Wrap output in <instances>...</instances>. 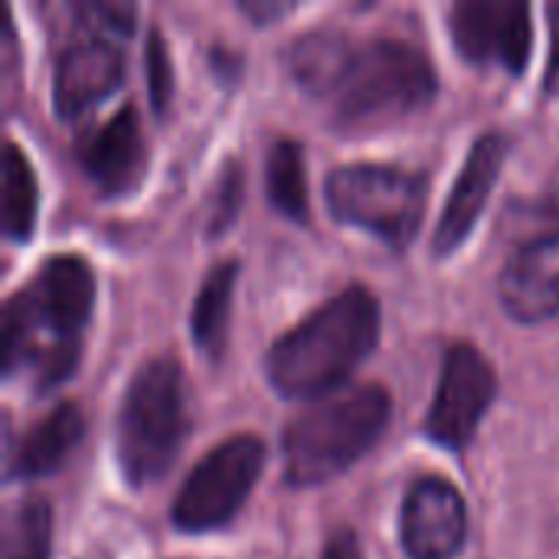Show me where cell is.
Instances as JSON below:
<instances>
[{"label": "cell", "instance_id": "1", "mask_svg": "<svg viewBox=\"0 0 559 559\" xmlns=\"http://www.w3.org/2000/svg\"><path fill=\"white\" fill-rule=\"evenodd\" d=\"M95 305L85 259L52 255L3 308V370H29L36 386H52L79 360V337Z\"/></svg>", "mask_w": 559, "mask_h": 559}, {"label": "cell", "instance_id": "2", "mask_svg": "<svg viewBox=\"0 0 559 559\" xmlns=\"http://www.w3.org/2000/svg\"><path fill=\"white\" fill-rule=\"evenodd\" d=\"M377 337L380 305L364 285H350L269 347V383L295 400L331 396L373 354Z\"/></svg>", "mask_w": 559, "mask_h": 559}, {"label": "cell", "instance_id": "3", "mask_svg": "<svg viewBox=\"0 0 559 559\" xmlns=\"http://www.w3.org/2000/svg\"><path fill=\"white\" fill-rule=\"evenodd\" d=\"M390 409V393L377 383L314 400V406L305 409L282 436L285 478L308 488L341 475L383 436Z\"/></svg>", "mask_w": 559, "mask_h": 559}, {"label": "cell", "instance_id": "4", "mask_svg": "<svg viewBox=\"0 0 559 559\" xmlns=\"http://www.w3.org/2000/svg\"><path fill=\"white\" fill-rule=\"evenodd\" d=\"M436 95V72L423 49L403 39L354 43L328 98L344 124H380L423 108Z\"/></svg>", "mask_w": 559, "mask_h": 559}, {"label": "cell", "instance_id": "5", "mask_svg": "<svg viewBox=\"0 0 559 559\" xmlns=\"http://www.w3.org/2000/svg\"><path fill=\"white\" fill-rule=\"evenodd\" d=\"M187 429V380L180 367L167 357L147 360L131 377L115 423V452L124 478L131 485L160 478L170 468Z\"/></svg>", "mask_w": 559, "mask_h": 559}, {"label": "cell", "instance_id": "6", "mask_svg": "<svg viewBox=\"0 0 559 559\" xmlns=\"http://www.w3.org/2000/svg\"><path fill=\"white\" fill-rule=\"evenodd\" d=\"M324 197L341 223L360 226L390 246H406L423 223L426 180L390 164H347L328 174Z\"/></svg>", "mask_w": 559, "mask_h": 559}, {"label": "cell", "instance_id": "7", "mask_svg": "<svg viewBox=\"0 0 559 559\" xmlns=\"http://www.w3.org/2000/svg\"><path fill=\"white\" fill-rule=\"evenodd\" d=\"M265 465V445L255 436L223 439L213 452H206L183 488L174 498L170 518L180 531L200 534L223 527L249 498Z\"/></svg>", "mask_w": 559, "mask_h": 559}, {"label": "cell", "instance_id": "8", "mask_svg": "<svg viewBox=\"0 0 559 559\" xmlns=\"http://www.w3.org/2000/svg\"><path fill=\"white\" fill-rule=\"evenodd\" d=\"M495 400V370L472 344H452L442 357L436 396L426 416V436L445 449H462L478 432Z\"/></svg>", "mask_w": 559, "mask_h": 559}, {"label": "cell", "instance_id": "9", "mask_svg": "<svg viewBox=\"0 0 559 559\" xmlns=\"http://www.w3.org/2000/svg\"><path fill=\"white\" fill-rule=\"evenodd\" d=\"M452 36L468 62L521 72L531 52V10L521 0H462L452 7Z\"/></svg>", "mask_w": 559, "mask_h": 559}, {"label": "cell", "instance_id": "10", "mask_svg": "<svg viewBox=\"0 0 559 559\" xmlns=\"http://www.w3.org/2000/svg\"><path fill=\"white\" fill-rule=\"evenodd\" d=\"M468 534L465 501L445 478L413 481L400 514V537L409 559H452Z\"/></svg>", "mask_w": 559, "mask_h": 559}, {"label": "cell", "instance_id": "11", "mask_svg": "<svg viewBox=\"0 0 559 559\" xmlns=\"http://www.w3.org/2000/svg\"><path fill=\"white\" fill-rule=\"evenodd\" d=\"M498 295L514 321L534 324L559 314V233L527 239L504 265Z\"/></svg>", "mask_w": 559, "mask_h": 559}, {"label": "cell", "instance_id": "12", "mask_svg": "<svg viewBox=\"0 0 559 559\" xmlns=\"http://www.w3.org/2000/svg\"><path fill=\"white\" fill-rule=\"evenodd\" d=\"M504 157H508V138L501 131H488L472 144L465 167L452 187V197L442 210V219L436 226V255H449L468 239L504 167Z\"/></svg>", "mask_w": 559, "mask_h": 559}, {"label": "cell", "instance_id": "13", "mask_svg": "<svg viewBox=\"0 0 559 559\" xmlns=\"http://www.w3.org/2000/svg\"><path fill=\"white\" fill-rule=\"evenodd\" d=\"M124 75L121 52L105 39H82L72 43L56 59L52 79V102L62 118H79L95 102L108 98Z\"/></svg>", "mask_w": 559, "mask_h": 559}, {"label": "cell", "instance_id": "14", "mask_svg": "<svg viewBox=\"0 0 559 559\" xmlns=\"http://www.w3.org/2000/svg\"><path fill=\"white\" fill-rule=\"evenodd\" d=\"M75 151L82 170L105 193H121L134 187L144 170V138H141L138 111L131 105L118 108L105 124L85 134Z\"/></svg>", "mask_w": 559, "mask_h": 559}, {"label": "cell", "instance_id": "15", "mask_svg": "<svg viewBox=\"0 0 559 559\" xmlns=\"http://www.w3.org/2000/svg\"><path fill=\"white\" fill-rule=\"evenodd\" d=\"M82 413L72 403L56 406L52 413H46L29 432H23V439L10 449L7 468L10 475H46L52 468L62 465V459L72 452V445L82 439Z\"/></svg>", "mask_w": 559, "mask_h": 559}, {"label": "cell", "instance_id": "16", "mask_svg": "<svg viewBox=\"0 0 559 559\" xmlns=\"http://www.w3.org/2000/svg\"><path fill=\"white\" fill-rule=\"evenodd\" d=\"M354 39L337 33V29H314V33H305L298 36L288 52H285V62H288V72L292 79L314 98H328L347 52H350Z\"/></svg>", "mask_w": 559, "mask_h": 559}, {"label": "cell", "instance_id": "17", "mask_svg": "<svg viewBox=\"0 0 559 559\" xmlns=\"http://www.w3.org/2000/svg\"><path fill=\"white\" fill-rule=\"evenodd\" d=\"M239 275L236 259H223L213 265L200 285V295L193 301V341L206 357H219L226 344V328H229V308H233V285Z\"/></svg>", "mask_w": 559, "mask_h": 559}, {"label": "cell", "instance_id": "18", "mask_svg": "<svg viewBox=\"0 0 559 559\" xmlns=\"http://www.w3.org/2000/svg\"><path fill=\"white\" fill-rule=\"evenodd\" d=\"M0 180H3V197H0V206H3V233L10 239L23 242V239H29V233L36 226L39 190H36V174H33L26 154L13 141H7V147H3Z\"/></svg>", "mask_w": 559, "mask_h": 559}, {"label": "cell", "instance_id": "19", "mask_svg": "<svg viewBox=\"0 0 559 559\" xmlns=\"http://www.w3.org/2000/svg\"><path fill=\"white\" fill-rule=\"evenodd\" d=\"M52 514L43 498H23L3 518L0 559H49Z\"/></svg>", "mask_w": 559, "mask_h": 559}, {"label": "cell", "instance_id": "20", "mask_svg": "<svg viewBox=\"0 0 559 559\" xmlns=\"http://www.w3.org/2000/svg\"><path fill=\"white\" fill-rule=\"evenodd\" d=\"M265 180H269V200L275 203L278 213L292 219L308 216V187H305V160L301 147L292 138H278L269 147V164H265Z\"/></svg>", "mask_w": 559, "mask_h": 559}, {"label": "cell", "instance_id": "21", "mask_svg": "<svg viewBox=\"0 0 559 559\" xmlns=\"http://www.w3.org/2000/svg\"><path fill=\"white\" fill-rule=\"evenodd\" d=\"M170 59H167V46H164V36L154 29L147 36V88H151V102L157 111L167 108L170 102Z\"/></svg>", "mask_w": 559, "mask_h": 559}, {"label": "cell", "instance_id": "22", "mask_svg": "<svg viewBox=\"0 0 559 559\" xmlns=\"http://www.w3.org/2000/svg\"><path fill=\"white\" fill-rule=\"evenodd\" d=\"M79 13L88 16L95 29L131 33V26H134V7L131 3H118V0H108V3H82Z\"/></svg>", "mask_w": 559, "mask_h": 559}, {"label": "cell", "instance_id": "23", "mask_svg": "<svg viewBox=\"0 0 559 559\" xmlns=\"http://www.w3.org/2000/svg\"><path fill=\"white\" fill-rule=\"evenodd\" d=\"M239 190H242V183H239V167L233 164V167L226 170V177L219 180V197H216V203H213V213H216V226H213V229H219V226H226V223L233 219V213H236V206H239Z\"/></svg>", "mask_w": 559, "mask_h": 559}, {"label": "cell", "instance_id": "24", "mask_svg": "<svg viewBox=\"0 0 559 559\" xmlns=\"http://www.w3.org/2000/svg\"><path fill=\"white\" fill-rule=\"evenodd\" d=\"M321 559H360V544L354 537V531H337L328 547H324V557Z\"/></svg>", "mask_w": 559, "mask_h": 559}, {"label": "cell", "instance_id": "25", "mask_svg": "<svg viewBox=\"0 0 559 559\" xmlns=\"http://www.w3.org/2000/svg\"><path fill=\"white\" fill-rule=\"evenodd\" d=\"M540 216L547 219V233H559V167L554 170V177L547 180L544 200H540Z\"/></svg>", "mask_w": 559, "mask_h": 559}, {"label": "cell", "instance_id": "26", "mask_svg": "<svg viewBox=\"0 0 559 559\" xmlns=\"http://www.w3.org/2000/svg\"><path fill=\"white\" fill-rule=\"evenodd\" d=\"M242 10H246L249 16H255V20H269V16L285 13L288 7H285V3H242Z\"/></svg>", "mask_w": 559, "mask_h": 559}, {"label": "cell", "instance_id": "27", "mask_svg": "<svg viewBox=\"0 0 559 559\" xmlns=\"http://www.w3.org/2000/svg\"><path fill=\"white\" fill-rule=\"evenodd\" d=\"M550 16H554V66H550V75L559 79V3L550 10Z\"/></svg>", "mask_w": 559, "mask_h": 559}]
</instances>
